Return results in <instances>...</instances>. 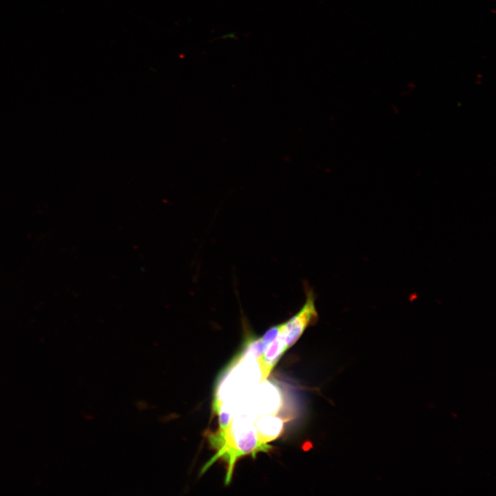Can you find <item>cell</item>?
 Returning a JSON list of instances; mask_svg holds the SVG:
<instances>
[{"mask_svg": "<svg viewBox=\"0 0 496 496\" xmlns=\"http://www.w3.org/2000/svg\"><path fill=\"white\" fill-rule=\"evenodd\" d=\"M287 349L288 347L280 332V327L279 333L276 338L265 349L259 358L260 366L264 380L269 376L280 357Z\"/></svg>", "mask_w": 496, "mask_h": 496, "instance_id": "obj_4", "label": "cell"}, {"mask_svg": "<svg viewBox=\"0 0 496 496\" xmlns=\"http://www.w3.org/2000/svg\"><path fill=\"white\" fill-rule=\"evenodd\" d=\"M317 319L314 298L308 293L307 301L302 309L287 321L280 324V331L286 344L290 348L302 335L308 326Z\"/></svg>", "mask_w": 496, "mask_h": 496, "instance_id": "obj_2", "label": "cell"}, {"mask_svg": "<svg viewBox=\"0 0 496 496\" xmlns=\"http://www.w3.org/2000/svg\"><path fill=\"white\" fill-rule=\"evenodd\" d=\"M256 419L251 413H239L232 418L229 426L224 430L207 431L205 437L210 446L216 451V455L204 466V473L218 459H223L227 464L225 484H229L237 459L244 455L255 457L256 453L268 451L271 446L260 440L254 423Z\"/></svg>", "mask_w": 496, "mask_h": 496, "instance_id": "obj_1", "label": "cell"}, {"mask_svg": "<svg viewBox=\"0 0 496 496\" xmlns=\"http://www.w3.org/2000/svg\"><path fill=\"white\" fill-rule=\"evenodd\" d=\"M283 421L274 415L260 417L256 422V428L262 442L272 441L278 437L283 428Z\"/></svg>", "mask_w": 496, "mask_h": 496, "instance_id": "obj_5", "label": "cell"}, {"mask_svg": "<svg viewBox=\"0 0 496 496\" xmlns=\"http://www.w3.org/2000/svg\"><path fill=\"white\" fill-rule=\"evenodd\" d=\"M262 381L254 391L248 407L257 416L275 415L282 405L281 392L271 382Z\"/></svg>", "mask_w": 496, "mask_h": 496, "instance_id": "obj_3", "label": "cell"}]
</instances>
